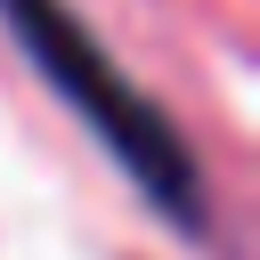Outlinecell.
<instances>
[{"label": "cell", "instance_id": "obj_1", "mask_svg": "<svg viewBox=\"0 0 260 260\" xmlns=\"http://www.w3.org/2000/svg\"><path fill=\"white\" fill-rule=\"evenodd\" d=\"M8 32L24 41V57L41 65V81L57 98L81 106V122L98 130V146L146 187V203L171 219V228H195L203 236V162L187 154V138L171 130V114L98 49V32L65 8V0H0Z\"/></svg>", "mask_w": 260, "mask_h": 260}]
</instances>
